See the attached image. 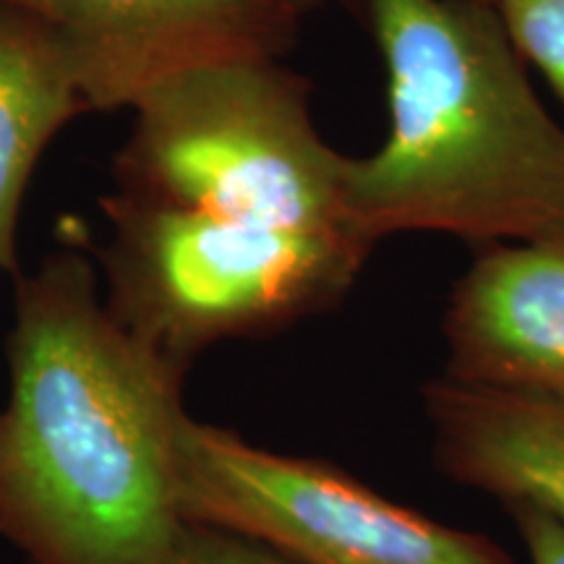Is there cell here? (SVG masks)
Segmentation results:
<instances>
[{"label": "cell", "instance_id": "6da1fadb", "mask_svg": "<svg viewBox=\"0 0 564 564\" xmlns=\"http://www.w3.org/2000/svg\"><path fill=\"white\" fill-rule=\"evenodd\" d=\"M0 539L26 564H173L192 366L105 303L87 232L13 280Z\"/></svg>", "mask_w": 564, "mask_h": 564}, {"label": "cell", "instance_id": "7a4b0ae2", "mask_svg": "<svg viewBox=\"0 0 564 564\" xmlns=\"http://www.w3.org/2000/svg\"><path fill=\"white\" fill-rule=\"evenodd\" d=\"M387 74L390 133L348 158L345 194L373 243L447 232L476 243L564 236V126L549 116L494 6L352 0Z\"/></svg>", "mask_w": 564, "mask_h": 564}, {"label": "cell", "instance_id": "3957f363", "mask_svg": "<svg viewBox=\"0 0 564 564\" xmlns=\"http://www.w3.org/2000/svg\"><path fill=\"white\" fill-rule=\"evenodd\" d=\"M308 95V79L278 58L215 63L160 84L133 108L112 162L116 192L369 241L350 217L348 158L319 137Z\"/></svg>", "mask_w": 564, "mask_h": 564}, {"label": "cell", "instance_id": "277c9868", "mask_svg": "<svg viewBox=\"0 0 564 564\" xmlns=\"http://www.w3.org/2000/svg\"><path fill=\"white\" fill-rule=\"evenodd\" d=\"M110 236L89 251L105 303L139 340L192 366L212 345L251 340L329 312L373 246L335 232L230 220L112 192Z\"/></svg>", "mask_w": 564, "mask_h": 564}, {"label": "cell", "instance_id": "5b68a950", "mask_svg": "<svg viewBox=\"0 0 564 564\" xmlns=\"http://www.w3.org/2000/svg\"><path fill=\"white\" fill-rule=\"evenodd\" d=\"M178 502L186 523L291 564H514L486 535L408 510L337 465L264 449L194 415L178 436Z\"/></svg>", "mask_w": 564, "mask_h": 564}, {"label": "cell", "instance_id": "8992f818", "mask_svg": "<svg viewBox=\"0 0 564 564\" xmlns=\"http://www.w3.org/2000/svg\"><path fill=\"white\" fill-rule=\"evenodd\" d=\"M74 53L91 110L137 108L186 70L280 58L322 0H0Z\"/></svg>", "mask_w": 564, "mask_h": 564}, {"label": "cell", "instance_id": "52a82bcc", "mask_svg": "<svg viewBox=\"0 0 564 564\" xmlns=\"http://www.w3.org/2000/svg\"><path fill=\"white\" fill-rule=\"evenodd\" d=\"M444 340L447 379L564 394V236L478 253L449 299Z\"/></svg>", "mask_w": 564, "mask_h": 564}, {"label": "cell", "instance_id": "ba28073f", "mask_svg": "<svg viewBox=\"0 0 564 564\" xmlns=\"http://www.w3.org/2000/svg\"><path fill=\"white\" fill-rule=\"evenodd\" d=\"M426 415L444 474L507 510L541 512L564 531V394L440 377L426 387Z\"/></svg>", "mask_w": 564, "mask_h": 564}, {"label": "cell", "instance_id": "9c48e42d", "mask_svg": "<svg viewBox=\"0 0 564 564\" xmlns=\"http://www.w3.org/2000/svg\"><path fill=\"white\" fill-rule=\"evenodd\" d=\"M91 112L74 53L42 21L0 6V278L21 274V204L51 139Z\"/></svg>", "mask_w": 564, "mask_h": 564}, {"label": "cell", "instance_id": "30bf717a", "mask_svg": "<svg viewBox=\"0 0 564 564\" xmlns=\"http://www.w3.org/2000/svg\"><path fill=\"white\" fill-rule=\"evenodd\" d=\"M497 11L520 58L564 105V0H499Z\"/></svg>", "mask_w": 564, "mask_h": 564}, {"label": "cell", "instance_id": "8fae6325", "mask_svg": "<svg viewBox=\"0 0 564 564\" xmlns=\"http://www.w3.org/2000/svg\"><path fill=\"white\" fill-rule=\"evenodd\" d=\"M173 564H291L267 546L209 525L186 523Z\"/></svg>", "mask_w": 564, "mask_h": 564}, {"label": "cell", "instance_id": "7c38bea8", "mask_svg": "<svg viewBox=\"0 0 564 564\" xmlns=\"http://www.w3.org/2000/svg\"><path fill=\"white\" fill-rule=\"evenodd\" d=\"M512 520L523 539L528 564H564V531L541 512L514 507Z\"/></svg>", "mask_w": 564, "mask_h": 564}, {"label": "cell", "instance_id": "4fadbf2b", "mask_svg": "<svg viewBox=\"0 0 564 564\" xmlns=\"http://www.w3.org/2000/svg\"><path fill=\"white\" fill-rule=\"evenodd\" d=\"M470 3H481V6H494V9H497V6H499V0H470Z\"/></svg>", "mask_w": 564, "mask_h": 564}, {"label": "cell", "instance_id": "5bb4252c", "mask_svg": "<svg viewBox=\"0 0 564 564\" xmlns=\"http://www.w3.org/2000/svg\"><path fill=\"white\" fill-rule=\"evenodd\" d=\"M21 564H26V562H21Z\"/></svg>", "mask_w": 564, "mask_h": 564}]
</instances>
